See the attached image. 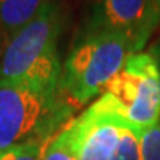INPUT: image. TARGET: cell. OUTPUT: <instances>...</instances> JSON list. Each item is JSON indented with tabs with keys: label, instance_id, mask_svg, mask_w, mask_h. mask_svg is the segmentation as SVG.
Masks as SVG:
<instances>
[{
	"label": "cell",
	"instance_id": "6da1fadb",
	"mask_svg": "<svg viewBox=\"0 0 160 160\" xmlns=\"http://www.w3.org/2000/svg\"><path fill=\"white\" fill-rule=\"evenodd\" d=\"M62 27L59 6L46 0L39 15L19 30L6 45L0 61V79L58 93L62 64L58 37Z\"/></svg>",
	"mask_w": 160,
	"mask_h": 160
},
{
	"label": "cell",
	"instance_id": "7a4b0ae2",
	"mask_svg": "<svg viewBox=\"0 0 160 160\" xmlns=\"http://www.w3.org/2000/svg\"><path fill=\"white\" fill-rule=\"evenodd\" d=\"M135 52L117 33L95 28L74 45L61 67L58 92L71 110L102 93Z\"/></svg>",
	"mask_w": 160,
	"mask_h": 160
},
{
	"label": "cell",
	"instance_id": "3957f363",
	"mask_svg": "<svg viewBox=\"0 0 160 160\" xmlns=\"http://www.w3.org/2000/svg\"><path fill=\"white\" fill-rule=\"evenodd\" d=\"M138 138L160 119V74L151 52H135L95 101Z\"/></svg>",
	"mask_w": 160,
	"mask_h": 160
},
{
	"label": "cell",
	"instance_id": "277c9868",
	"mask_svg": "<svg viewBox=\"0 0 160 160\" xmlns=\"http://www.w3.org/2000/svg\"><path fill=\"white\" fill-rule=\"evenodd\" d=\"M70 114L58 93L0 79V154L19 144L42 142Z\"/></svg>",
	"mask_w": 160,
	"mask_h": 160
},
{
	"label": "cell",
	"instance_id": "5b68a950",
	"mask_svg": "<svg viewBox=\"0 0 160 160\" xmlns=\"http://www.w3.org/2000/svg\"><path fill=\"white\" fill-rule=\"evenodd\" d=\"M160 24V0H97L95 28L120 34L141 52Z\"/></svg>",
	"mask_w": 160,
	"mask_h": 160
},
{
	"label": "cell",
	"instance_id": "8992f818",
	"mask_svg": "<svg viewBox=\"0 0 160 160\" xmlns=\"http://www.w3.org/2000/svg\"><path fill=\"white\" fill-rule=\"evenodd\" d=\"M122 129L113 116L93 102L59 133V138L77 160H111Z\"/></svg>",
	"mask_w": 160,
	"mask_h": 160
},
{
	"label": "cell",
	"instance_id": "52a82bcc",
	"mask_svg": "<svg viewBox=\"0 0 160 160\" xmlns=\"http://www.w3.org/2000/svg\"><path fill=\"white\" fill-rule=\"evenodd\" d=\"M45 3L46 0H0V34L9 42L39 15Z\"/></svg>",
	"mask_w": 160,
	"mask_h": 160
},
{
	"label": "cell",
	"instance_id": "ba28073f",
	"mask_svg": "<svg viewBox=\"0 0 160 160\" xmlns=\"http://www.w3.org/2000/svg\"><path fill=\"white\" fill-rule=\"evenodd\" d=\"M139 160H160V119L138 138Z\"/></svg>",
	"mask_w": 160,
	"mask_h": 160
},
{
	"label": "cell",
	"instance_id": "9c48e42d",
	"mask_svg": "<svg viewBox=\"0 0 160 160\" xmlns=\"http://www.w3.org/2000/svg\"><path fill=\"white\" fill-rule=\"evenodd\" d=\"M45 147L40 141L19 144L0 154V160H43Z\"/></svg>",
	"mask_w": 160,
	"mask_h": 160
},
{
	"label": "cell",
	"instance_id": "30bf717a",
	"mask_svg": "<svg viewBox=\"0 0 160 160\" xmlns=\"http://www.w3.org/2000/svg\"><path fill=\"white\" fill-rule=\"evenodd\" d=\"M111 160H139V144L133 132L122 129L119 145Z\"/></svg>",
	"mask_w": 160,
	"mask_h": 160
},
{
	"label": "cell",
	"instance_id": "8fae6325",
	"mask_svg": "<svg viewBox=\"0 0 160 160\" xmlns=\"http://www.w3.org/2000/svg\"><path fill=\"white\" fill-rule=\"evenodd\" d=\"M43 160H77V159L58 135L57 138L52 139L48 147H45Z\"/></svg>",
	"mask_w": 160,
	"mask_h": 160
},
{
	"label": "cell",
	"instance_id": "7c38bea8",
	"mask_svg": "<svg viewBox=\"0 0 160 160\" xmlns=\"http://www.w3.org/2000/svg\"><path fill=\"white\" fill-rule=\"evenodd\" d=\"M151 55L154 57L156 62H157V65H159V74H160V43L159 45H156L153 49H151Z\"/></svg>",
	"mask_w": 160,
	"mask_h": 160
}]
</instances>
